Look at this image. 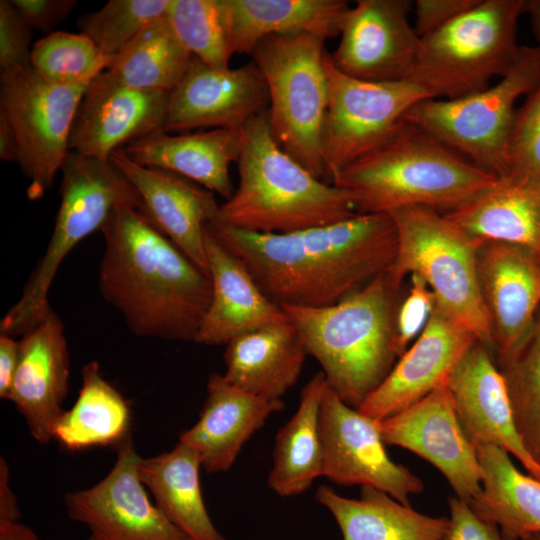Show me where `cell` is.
<instances>
[{
	"label": "cell",
	"mask_w": 540,
	"mask_h": 540,
	"mask_svg": "<svg viewBox=\"0 0 540 540\" xmlns=\"http://www.w3.org/2000/svg\"><path fill=\"white\" fill-rule=\"evenodd\" d=\"M329 104L324 135L325 182L388 140L420 101L431 98L410 80L369 82L338 71L325 55Z\"/></svg>",
	"instance_id": "cell-12"
},
{
	"label": "cell",
	"mask_w": 540,
	"mask_h": 540,
	"mask_svg": "<svg viewBox=\"0 0 540 540\" xmlns=\"http://www.w3.org/2000/svg\"><path fill=\"white\" fill-rule=\"evenodd\" d=\"M281 399H267L212 374L198 421L180 435L179 442L194 449L208 473L225 472L244 444L273 413L283 409Z\"/></svg>",
	"instance_id": "cell-24"
},
{
	"label": "cell",
	"mask_w": 540,
	"mask_h": 540,
	"mask_svg": "<svg viewBox=\"0 0 540 540\" xmlns=\"http://www.w3.org/2000/svg\"><path fill=\"white\" fill-rule=\"evenodd\" d=\"M239 184L212 222L255 233H290L357 214L349 194L312 175L276 143L267 110L242 129Z\"/></svg>",
	"instance_id": "cell-5"
},
{
	"label": "cell",
	"mask_w": 540,
	"mask_h": 540,
	"mask_svg": "<svg viewBox=\"0 0 540 540\" xmlns=\"http://www.w3.org/2000/svg\"><path fill=\"white\" fill-rule=\"evenodd\" d=\"M191 59L166 14L140 31L106 70L130 87L170 92L185 74Z\"/></svg>",
	"instance_id": "cell-35"
},
{
	"label": "cell",
	"mask_w": 540,
	"mask_h": 540,
	"mask_svg": "<svg viewBox=\"0 0 540 540\" xmlns=\"http://www.w3.org/2000/svg\"><path fill=\"white\" fill-rule=\"evenodd\" d=\"M32 29L20 17L11 0L0 1L1 73L30 65Z\"/></svg>",
	"instance_id": "cell-42"
},
{
	"label": "cell",
	"mask_w": 540,
	"mask_h": 540,
	"mask_svg": "<svg viewBox=\"0 0 540 540\" xmlns=\"http://www.w3.org/2000/svg\"><path fill=\"white\" fill-rule=\"evenodd\" d=\"M19 147L15 131L7 119L0 112V159L6 162H18Z\"/></svg>",
	"instance_id": "cell-48"
},
{
	"label": "cell",
	"mask_w": 540,
	"mask_h": 540,
	"mask_svg": "<svg viewBox=\"0 0 540 540\" xmlns=\"http://www.w3.org/2000/svg\"><path fill=\"white\" fill-rule=\"evenodd\" d=\"M21 514L16 497L9 484V468L6 461L0 459V523L17 522Z\"/></svg>",
	"instance_id": "cell-47"
},
{
	"label": "cell",
	"mask_w": 540,
	"mask_h": 540,
	"mask_svg": "<svg viewBox=\"0 0 540 540\" xmlns=\"http://www.w3.org/2000/svg\"><path fill=\"white\" fill-rule=\"evenodd\" d=\"M506 174L540 182V83L517 108L505 150Z\"/></svg>",
	"instance_id": "cell-40"
},
{
	"label": "cell",
	"mask_w": 540,
	"mask_h": 540,
	"mask_svg": "<svg viewBox=\"0 0 540 540\" xmlns=\"http://www.w3.org/2000/svg\"><path fill=\"white\" fill-rule=\"evenodd\" d=\"M130 410L104 379L96 361L82 367V386L74 405L55 424L53 439L69 450L118 447L129 436Z\"/></svg>",
	"instance_id": "cell-34"
},
{
	"label": "cell",
	"mask_w": 540,
	"mask_h": 540,
	"mask_svg": "<svg viewBox=\"0 0 540 540\" xmlns=\"http://www.w3.org/2000/svg\"><path fill=\"white\" fill-rule=\"evenodd\" d=\"M211 301L194 342L227 345L245 333L287 320L261 291L244 264L205 228Z\"/></svg>",
	"instance_id": "cell-25"
},
{
	"label": "cell",
	"mask_w": 540,
	"mask_h": 540,
	"mask_svg": "<svg viewBox=\"0 0 540 540\" xmlns=\"http://www.w3.org/2000/svg\"><path fill=\"white\" fill-rule=\"evenodd\" d=\"M436 302L427 283L417 274L410 275V287L399 303L395 318V347L398 357L425 328Z\"/></svg>",
	"instance_id": "cell-41"
},
{
	"label": "cell",
	"mask_w": 540,
	"mask_h": 540,
	"mask_svg": "<svg viewBox=\"0 0 540 540\" xmlns=\"http://www.w3.org/2000/svg\"><path fill=\"white\" fill-rule=\"evenodd\" d=\"M328 387L322 371L304 386L298 408L278 431L268 486L282 497L304 493L323 476V444L320 410Z\"/></svg>",
	"instance_id": "cell-33"
},
{
	"label": "cell",
	"mask_w": 540,
	"mask_h": 540,
	"mask_svg": "<svg viewBox=\"0 0 540 540\" xmlns=\"http://www.w3.org/2000/svg\"><path fill=\"white\" fill-rule=\"evenodd\" d=\"M242 129L177 135L161 130L122 149L140 165L176 173L228 200L234 193L230 166L240 157Z\"/></svg>",
	"instance_id": "cell-26"
},
{
	"label": "cell",
	"mask_w": 540,
	"mask_h": 540,
	"mask_svg": "<svg viewBox=\"0 0 540 540\" xmlns=\"http://www.w3.org/2000/svg\"><path fill=\"white\" fill-rule=\"evenodd\" d=\"M88 85L46 81L31 66L2 72L0 112L18 141V164L29 180V200L42 198L69 153L74 119Z\"/></svg>",
	"instance_id": "cell-11"
},
{
	"label": "cell",
	"mask_w": 540,
	"mask_h": 540,
	"mask_svg": "<svg viewBox=\"0 0 540 540\" xmlns=\"http://www.w3.org/2000/svg\"><path fill=\"white\" fill-rule=\"evenodd\" d=\"M482 490L469 502L482 519L496 525L505 540L540 534V480L523 473L505 450L477 447Z\"/></svg>",
	"instance_id": "cell-31"
},
{
	"label": "cell",
	"mask_w": 540,
	"mask_h": 540,
	"mask_svg": "<svg viewBox=\"0 0 540 540\" xmlns=\"http://www.w3.org/2000/svg\"><path fill=\"white\" fill-rule=\"evenodd\" d=\"M523 540H540V534L530 535V536L524 538Z\"/></svg>",
	"instance_id": "cell-51"
},
{
	"label": "cell",
	"mask_w": 540,
	"mask_h": 540,
	"mask_svg": "<svg viewBox=\"0 0 540 540\" xmlns=\"http://www.w3.org/2000/svg\"><path fill=\"white\" fill-rule=\"evenodd\" d=\"M131 435L110 472L93 487L68 493V516L101 540H191L148 498Z\"/></svg>",
	"instance_id": "cell-15"
},
{
	"label": "cell",
	"mask_w": 540,
	"mask_h": 540,
	"mask_svg": "<svg viewBox=\"0 0 540 540\" xmlns=\"http://www.w3.org/2000/svg\"><path fill=\"white\" fill-rule=\"evenodd\" d=\"M496 178L404 120L388 140L338 171L331 184L349 194L357 213L407 207L447 213Z\"/></svg>",
	"instance_id": "cell-3"
},
{
	"label": "cell",
	"mask_w": 540,
	"mask_h": 540,
	"mask_svg": "<svg viewBox=\"0 0 540 540\" xmlns=\"http://www.w3.org/2000/svg\"><path fill=\"white\" fill-rule=\"evenodd\" d=\"M377 424L385 444L428 461L443 474L455 496L468 503L479 496L483 474L477 448L463 431L447 382Z\"/></svg>",
	"instance_id": "cell-14"
},
{
	"label": "cell",
	"mask_w": 540,
	"mask_h": 540,
	"mask_svg": "<svg viewBox=\"0 0 540 540\" xmlns=\"http://www.w3.org/2000/svg\"><path fill=\"white\" fill-rule=\"evenodd\" d=\"M88 540H101L98 537L91 535Z\"/></svg>",
	"instance_id": "cell-52"
},
{
	"label": "cell",
	"mask_w": 540,
	"mask_h": 540,
	"mask_svg": "<svg viewBox=\"0 0 540 540\" xmlns=\"http://www.w3.org/2000/svg\"><path fill=\"white\" fill-rule=\"evenodd\" d=\"M111 61L84 34L53 31L33 44L30 65L48 82L80 86L89 85Z\"/></svg>",
	"instance_id": "cell-36"
},
{
	"label": "cell",
	"mask_w": 540,
	"mask_h": 540,
	"mask_svg": "<svg viewBox=\"0 0 540 540\" xmlns=\"http://www.w3.org/2000/svg\"><path fill=\"white\" fill-rule=\"evenodd\" d=\"M60 171L61 200L51 238L19 300L2 318L0 333L22 336L52 311L48 294L62 262L83 239L101 231L117 207L142 210L137 191L110 158L69 151Z\"/></svg>",
	"instance_id": "cell-6"
},
{
	"label": "cell",
	"mask_w": 540,
	"mask_h": 540,
	"mask_svg": "<svg viewBox=\"0 0 540 540\" xmlns=\"http://www.w3.org/2000/svg\"><path fill=\"white\" fill-rule=\"evenodd\" d=\"M410 10L406 0H358L347 10L338 46L329 53L334 67L363 81L408 80L421 43Z\"/></svg>",
	"instance_id": "cell-16"
},
{
	"label": "cell",
	"mask_w": 540,
	"mask_h": 540,
	"mask_svg": "<svg viewBox=\"0 0 540 540\" xmlns=\"http://www.w3.org/2000/svg\"><path fill=\"white\" fill-rule=\"evenodd\" d=\"M476 341L474 333L436 301L423 331L356 409L380 421L412 405L446 383Z\"/></svg>",
	"instance_id": "cell-20"
},
{
	"label": "cell",
	"mask_w": 540,
	"mask_h": 540,
	"mask_svg": "<svg viewBox=\"0 0 540 540\" xmlns=\"http://www.w3.org/2000/svg\"><path fill=\"white\" fill-rule=\"evenodd\" d=\"M325 41L309 33L271 35L251 54L267 86V114L276 143L323 181L329 104Z\"/></svg>",
	"instance_id": "cell-7"
},
{
	"label": "cell",
	"mask_w": 540,
	"mask_h": 540,
	"mask_svg": "<svg viewBox=\"0 0 540 540\" xmlns=\"http://www.w3.org/2000/svg\"><path fill=\"white\" fill-rule=\"evenodd\" d=\"M0 540H38L32 529L17 522L0 523Z\"/></svg>",
	"instance_id": "cell-49"
},
{
	"label": "cell",
	"mask_w": 540,
	"mask_h": 540,
	"mask_svg": "<svg viewBox=\"0 0 540 540\" xmlns=\"http://www.w3.org/2000/svg\"><path fill=\"white\" fill-rule=\"evenodd\" d=\"M527 0H479L421 38L408 80L431 98L455 99L485 90L514 63L517 24Z\"/></svg>",
	"instance_id": "cell-8"
},
{
	"label": "cell",
	"mask_w": 540,
	"mask_h": 540,
	"mask_svg": "<svg viewBox=\"0 0 540 540\" xmlns=\"http://www.w3.org/2000/svg\"><path fill=\"white\" fill-rule=\"evenodd\" d=\"M448 504L449 526L444 540H505L499 528L479 517L468 502L450 496Z\"/></svg>",
	"instance_id": "cell-43"
},
{
	"label": "cell",
	"mask_w": 540,
	"mask_h": 540,
	"mask_svg": "<svg viewBox=\"0 0 540 540\" xmlns=\"http://www.w3.org/2000/svg\"><path fill=\"white\" fill-rule=\"evenodd\" d=\"M397 287L387 273L326 307L279 306L297 330L327 384L358 408L382 383L398 357L395 347Z\"/></svg>",
	"instance_id": "cell-4"
},
{
	"label": "cell",
	"mask_w": 540,
	"mask_h": 540,
	"mask_svg": "<svg viewBox=\"0 0 540 540\" xmlns=\"http://www.w3.org/2000/svg\"><path fill=\"white\" fill-rule=\"evenodd\" d=\"M477 268L500 367L519 355L535 328L540 253L520 245L486 242L478 248Z\"/></svg>",
	"instance_id": "cell-17"
},
{
	"label": "cell",
	"mask_w": 540,
	"mask_h": 540,
	"mask_svg": "<svg viewBox=\"0 0 540 540\" xmlns=\"http://www.w3.org/2000/svg\"><path fill=\"white\" fill-rule=\"evenodd\" d=\"M490 352L476 341L450 373L447 386L457 417L476 448L499 447L540 480V465L520 439L504 376Z\"/></svg>",
	"instance_id": "cell-21"
},
{
	"label": "cell",
	"mask_w": 540,
	"mask_h": 540,
	"mask_svg": "<svg viewBox=\"0 0 540 540\" xmlns=\"http://www.w3.org/2000/svg\"><path fill=\"white\" fill-rule=\"evenodd\" d=\"M101 232L98 285L137 336L194 341L211 301L210 276L137 207H117Z\"/></svg>",
	"instance_id": "cell-2"
},
{
	"label": "cell",
	"mask_w": 540,
	"mask_h": 540,
	"mask_svg": "<svg viewBox=\"0 0 540 540\" xmlns=\"http://www.w3.org/2000/svg\"><path fill=\"white\" fill-rule=\"evenodd\" d=\"M198 453L179 442L169 452L140 458L138 475L155 504L191 540H228L214 526L203 501Z\"/></svg>",
	"instance_id": "cell-32"
},
{
	"label": "cell",
	"mask_w": 540,
	"mask_h": 540,
	"mask_svg": "<svg viewBox=\"0 0 540 540\" xmlns=\"http://www.w3.org/2000/svg\"><path fill=\"white\" fill-rule=\"evenodd\" d=\"M231 55L252 54L271 35L339 36L349 9L344 0H219Z\"/></svg>",
	"instance_id": "cell-28"
},
{
	"label": "cell",
	"mask_w": 540,
	"mask_h": 540,
	"mask_svg": "<svg viewBox=\"0 0 540 540\" xmlns=\"http://www.w3.org/2000/svg\"><path fill=\"white\" fill-rule=\"evenodd\" d=\"M307 351L287 320L236 337L226 345L224 378L249 393L281 397L296 384Z\"/></svg>",
	"instance_id": "cell-29"
},
{
	"label": "cell",
	"mask_w": 540,
	"mask_h": 540,
	"mask_svg": "<svg viewBox=\"0 0 540 540\" xmlns=\"http://www.w3.org/2000/svg\"><path fill=\"white\" fill-rule=\"evenodd\" d=\"M479 0H417L414 29L420 38L435 32Z\"/></svg>",
	"instance_id": "cell-45"
},
{
	"label": "cell",
	"mask_w": 540,
	"mask_h": 540,
	"mask_svg": "<svg viewBox=\"0 0 540 540\" xmlns=\"http://www.w3.org/2000/svg\"><path fill=\"white\" fill-rule=\"evenodd\" d=\"M540 83V45L521 46L499 81L485 90L455 99L427 98L404 120L429 133L482 169L506 174L505 150L516 103Z\"/></svg>",
	"instance_id": "cell-10"
},
{
	"label": "cell",
	"mask_w": 540,
	"mask_h": 540,
	"mask_svg": "<svg viewBox=\"0 0 540 540\" xmlns=\"http://www.w3.org/2000/svg\"><path fill=\"white\" fill-rule=\"evenodd\" d=\"M170 0H110L77 20L80 33L113 59L149 23L167 14Z\"/></svg>",
	"instance_id": "cell-39"
},
{
	"label": "cell",
	"mask_w": 540,
	"mask_h": 540,
	"mask_svg": "<svg viewBox=\"0 0 540 540\" xmlns=\"http://www.w3.org/2000/svg\"><path fill=\"white\" fill-rule=\"evenodd\" d=\"M499 369L506 382L517 432L526 451L540 465V314L522 351Z\"/></svg>",
	"instance_id": "cell-37"
},
{
	"label": "cell",
	"mask_w": 540,
	"mask_h": 540,
	"mask_svg": "<svg viewBox=\"0 0 540 540\" xmlns=\"http://www.w3.org/2000/svg\"><path fill=\"white\" fill-rule=\"evenodd\" d=\"M19 364L9 400L25 418L32 437L46 444L64 412L70 357L60 317L52 310L19 341Z\"/></svg>",
	"instance_id": "cell-23"
},
{
	"label": "cell",
	"mask_w": 540,
	"mask_h": 540,
	"mask_svg": "<svg viewBox=\"0 0 540 540\" xmlns=\"http://www.w3.org/2000/svg\"><path fill=\"white\" fill-rule=\"evenodd\" d=\"M11 3L32 30L46 35L52 33L77 6L76 0H11Z\"/></svg>",
	"instance_id": "cell-44"
},
{
	"label": "cell",
	"mask_w": 540,
	"mask_h": 540,
	"mask_svg": "<svg viewBox=\"0 0 540 540\" xmlns=\"http://www.w3.org/2000/svg\"><path fill=\"white\" fill-rule=\"evenodd\" d=\"M268 104L267 86L254 61L221 70L192 56L185 74L169 92L163 131L242 129Z\"/></svg>",
	"instance_id": "cell-18"
},
{
	"label": "cell",
	"mask_w": 540,
	"mask_h": 540,
	"mask_svg": "<svg viewBox=\"0 0 540 540\" xmlns=\"http://www.w3.org/2000/svg\"><path fill=\"white\" fill-rule=\"evenodd\" d=\"M525 13L529 15L534 34L540 42V0H527Z\"/></svg>",
	"instance_id": "cell-50"
},
{
	"label": "cell",
	"mask_w": 540,
	"mask_h": 540,
	"mask_svg": "<svg viewBox=\"0 0 540 540\" xmlns=\"http://www.w3.org/2000/svg\"><path fill=\"white\" fill-rule=\"evenodd\" d=\"M397 231L395 259L387 270L393 284L401 286L407 275L417 274L436 301L494 350L492 327L478 278L479 246L444 213L407 207L390 213Z\"/></svg>",
	"instance_id": "cell-9"
},
{
	"label": "cell",
	"mask_w": 540,
	"mask_h": 540,
	"mask_svg": "<svg viewBox=\"0 0 540 540\" xmlns=\"http://www.w3.org/2000/svg\"><path fill=\"white\" fill-rule=\"evenodd\" d=\"M323 476L340 485L381 490L410 505L424 489L422 480L394 462L385 449L376 420L343 402L327 387L320 410Z\"/></svg>",
	"instance_id": "cell-13"
},
{
	"label": "cell",
	"mask_w": 540,
	"mask_h": 540,
	"mask_svg": "<svg viewBox=\"0 0 540 540\" xmlns=\"http://www.w3.org/2000/svg\"><path fill=\"white\" fill-rule=\"evenodd\" d=\"M315 498L332 514L343 540H444L449 526V517L423 514L371 487H361L353 499L322 485Z\"/></svg>",
	"instance_id": "cell-30"
},
{
	"label": "cell",
	"mask_w": 540,
	"mask_h": 540,
	"mask_svg": "<svg viewBox=\"0 0 540 540\" xmlns=\"http://www.w3.org/2000/svg\"><path fill=\"white\" fill-rule=\"evenodd\" d=\"M479 247L496 241L540 253V182L528 177L497 176L487 188L444 213Z\"/></svg>",
	"instance_id": "cell-27"
},
{
	"label": "cell",
	"mask_w": 540,
	"mask_h": 540,
	"mask_svg": "<svg viewBox=\"0 0 540 540\" xmlns=\"http://www.w3.org/2000/svg\"><path fill=\"white\" fill-rule=\"evenodd\" d=\"M169 92L130 87L107 70L88 85L77 110L69 150L109 159L122 147L163 130Z\"/></svg>",
	"instance_id": "cell-19"
},
{
	"label": "cell",
	"mask_w": 540,
	"mask_h": 540,
	"mask_svg": "<svg viewBox=\"0 0 540 540\" xmlns=\"http://www.w3.org/2000/svg\"><path fill=\"white\" fill-rule=\"evenodd\" d=\"M110 160L137 191L148 219L209 275L205 228L220 208L214 193L176 173L140 165L123 149Z\"/></svg>",
	"instance_id": "cell-22"
},
{
	"label": "cell",
	"mask_w": 540,
	"mask_h": 540,
	"mask_svg": "<svg viewBox=\"0 0 540 540\" xmlns=\"http://www.w3.org/2000/svg\"><path fill=\"white\" fill-rule=\"evenodd\" d=\"M207 227L278 306L336 304L387 272L397 251V231L388 213H357L337 223L281 234L216 222Z\"/></svg>",
	"instance_id": "cell-1"
},
{
	"label": "cell",
	"mask_w": 540,
	"mask_h": 540,
	"mask_svg": "<svg viewBox=\"0 0 540 540\" xmlns=\"http://www.w3.org/2000/svg\"><path fill=\"white\" fill-rule=\"evenodd\" d=\"M168 20L186 50L215 69H228L232 57L219 0H170Z\"/></svg>",
	"instance_id": "cell-38"
},
{
	"label": "cell",
	"mask_w": 540,
	"mask_h": 540,
	"mask_svg": "<svg viewBox=\"0 0 540 540\" xmlns=\"http://www.w3.org/2000/svg\"><path fill=\"white\" fill-rule=\"evenodd\" d=\"M19 341L0 333V397L9 400L19 364Z\"/></svg>",
	"instance_id": "cell-46"
}]
</instances>
